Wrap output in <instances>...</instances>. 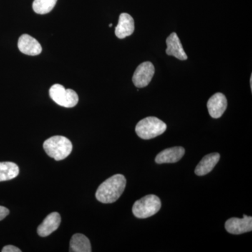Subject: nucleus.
Here are the masks:
<instances>
[{"mask_svg": "<svg viewBox=\"0 0 252 252\" xmlns=\"http://www.w3.org/2000/svg\"><path fill=\"white\" fill-rule=\"evenodd\" d=\"M167 49L165 51L168 56H175L181 61H186L188 57L183 49L180 38L175 32L172 33L166 39Z\"/></svg>", "mask_w": 252, "mask_h": 252, "instance_id": "nucleus-13", "label": "nucleus"}, {"mask_svg": "<svg viewBox=\"0 0 252 252\" xmlns=\"http://www.w3.org/2000/svg\"><path fill=\"white\" fill-rule=\"evenodd\" d=\"M19 174V167L13 162H0V182L16 178Z\"/></svg>", "mask_w": 252, "mask_h": 252, "instance_id": "nucleus-16", "label": "nucleus"}, {"mask_svg": "<svg viewBox=\"0 0 252 252\" xmlns=\"http://www.w3.org/2000/svg\"><path fill=\"white\" fill-rule=\"evenodd\" d=\"M109 27H112V24L111 23V24H109Z\"/></svg>", "mask_w": 252, "mask_h": 252, "instance_id": "nucleus-21", "label": "nucleus"}, {"mask_svg": "<svg viewBox=\"0 0 252 252\" xmlns=\"http://www.w3.org/2000/svg\"><path fill=\"white\" fill-rule=\"evenodd\" d=\"M227 232L233 235H240L252 230V217L244 215L243 219L233 218L227 220L225 223Z\"/></svg>", "mask_w": 252, "mask_h": 252, "instance_id": "nucleus-7", "label": "nucleus"}, {"mask_svg": "<svg viewBox=\"0 0 252 252\" xmlns=\"http://www.w3.org/2000/svg\"><path fill=\"white\" fill-rule=\"evenodd\" d=\"M44 151L50 157L56 160L66 158L72 151V144L67 137L54 136L44 142Z\"/></svg>", "mask_w": 252, "mask_h": 252, "instance_id": "nucleus-2", "label": "nucleus"}, {"mask_svg": "<svg viewBox=\"0 0 252 252\" xmlns=\"http://www.w3.org/2000/svg\"><path fill=\"white\" fill-rule=\"evenodd\" d=\"M161 201L157 195L151 194L136 201L132 207V213L139 219L154 216L160 210Z\"/></svg>", "mask_w": 252, "mask_h": 252, "instance_id": "nucleus-4", "label": "nucleus"}, {"mask_svg": "<svg viewBox=\"0 0 252 252\" xmlns=\"http://www.w3.org/2000/svg\"><path fill=\"white\" fill-rule=\"evenodd\" d=\"M58 0H34L33 10L38 14H46L54 9Z\"/></svg>", "mask_w": 252, "mask_h": 252, "instance_id": "nucleus-17", "label": "nucleus"}, {"mask_svg": "<svg viewBox=\"0 0 252 252\" xmlns=\"http://www.w3.org/2000/svg\"><path fill=\"white\" fill-rule=\"evenodd\" d=\"M2 252H21L19 248H16L14 245H7L5 246L1 250Z\"/></svg>", "mask_w": 252, "mask_h": 252, "instance_id": "nucleus-18", "label": "nucleus"}, {"mask_svg": "<svg viewBox=\"0 0 252 252\" xmlns=\"http://www.w3.org/2000/svg\"><path fill=\"white\" fill-rule=\"evenodd\" d=\"M126 186V179L123 175H115L102 182L97 191L95 197L100 203H113L117 201L124 193Z\"/></svg>", "mask_w": 252, "mask_h": 252, "instance_id": "nucleus-1", "label": "nucleus"}, {"mask_svg": "<svg viewBox=\"0 0 252 252\" xmlns=\"http://www.w3.org/2000/svg\"><path fill=\"white\" fill-rule=\"evenodd\" d=\"M61 222V217L58 212H52L46 217L42 223L37 228V233L39 236L44 238L49 236L59 228Z\"/></svg>", "mask_w": 252, "mask_h": 252, "instance_id": "nucleus-10", "label": "nucleus"}, {"mask_svg": "<svg viewBox=\"0 0 252 252\" xmlns=\"http://www.w3.org/2000/svg\"><path fill=\"white\" fill-rule=\"evenodd\" d=\"M220 154L212 153L207 154L200 160L195 169V175L198 176L206 175L215 168L218 162L220 161Z\"/></svg>", "mask_w": 252, "mask_h": 252, "instance_id": "nucleus-14", "label": "nucleus"}, {"mask_svg": "<svg viewBox=\"0 0 252 252\" xmlns=\"http://www.w3.org/2000/svg\"><path fill=\"white\" fill-rule=\"evenodd\" d=\"M167 125L157 117H149L142 119L135 127L136 134L143 140H150L165 132Z\"/></svg>", "mask_w": 252, "mask_h": 252, "instance_id": "nucleus-3", "label": "nucleus"}, {"mask_svg": "<svg viewBox=\"0 0 252 252\" xmlns=\"http://www.w3.org/2000/svg\"><path fill=\"white\" fill-rule=\"evenodd\" d=\"M51 98L62 107L72 108L77 105L79 102V96L72 89H66L61 84H54L49 90Z\"/></svg>", "mask_w": 252, "mask_h": 252, "instance_id": "nucleus-5", "label": "nucleus"}, {"mask_svg": "<svg viewBox=\"0 0 252 252\" xmlns=\"http://www.w3.org/2000/svg\"><path fill=\"white\" fill-rule=\"evenodd\" d=\"M250 85H251V89H252V78L251 76V78H250Z\"/></svg>", "mask_w": 252, "mask_h": 252, "instance_id": "nucleus-20", "label": "nucleus"}, {"mask_svg": "<svg viewBox=\"0 0 252 252\" xmlns=\"http://www.w3.org/2000/svg\"><path fill=\"white\" fill-rule=\"evenodd\" d=\"M18 46L21 53L28 56H37L42 51V48L39 41L27 34L20 36Z\"/></svg>", "mask_w": 252, "mask_h": 252, "instance_id": "nucleus-9", "label": "nucleus"}, {"mask_svg": "<svg viewBox=\"0 0 252 252\" xmlns=\"http://www.w3.org/2000/svg\"><path fill=\"white\" fill-rule=\"evenodd\" d=\"M91 244L90 240L85 235L77 233L73 235L69 244V252H91Z\"/></svg>", "mask_w": 252, "mask_h": 252, "instance_id": "nucleus-15", "label": "nucleus"}, {"mask_svg": "<svg viewBox=\"0 0 252 252\" xmlns=\"http://www.w3.org/2000/svg\"><path fill=\"white\" fill-rule=\"evenodd\" d=\"M185 154V149L182 147H175L165 149L160 152L155 158L158 164L174 163L182 159Z\"/></svg>", "mask_w": 252, "mask_h": 252, "instance_id": "nucleus-12", "label": "nucleus"}, {"mask_svg": "<svg viewBox=\"0 0 252 252\" xmlns=\"http://www.w3.org/2000/svg\"><path fill=\"white\" fill-rule=\"evenodd\" d=\"M228 102L225 96L221 93H217L209 99L207 109L209 114L214 119H219L223 115L227 108Z\"/></svg>", "mask_w": 252, "mask_h": 252, "instance_id": "nucleus-8", "label": "nucleus"}, {"mask_svg": "<svg viewBox=\"0 0 252 252\" xmlns=\"http://www.w3.org/2000/svg\"><path fill=\"white\" fill-rule=\"evenodd\" d=\"M9 210L6 207L0 206V220H4L9 215Z\"/></svg>", "mask_w": 252, "mask_h": 252, "instance_id": "nucleus-19", "label": "nucleus"}, {"mask_svg": "<svg viewBox=\"0 0 252 252\" xmlns=\"http://www.w3.org/2000/svg\"><path fill=\"white\" fill-rule=\"evenodd\" d=\"M155 73V68L151 62L141 63L136 69L132 77V82L137 88H144L149 85Z\"/></svg>", "mask_w": 252, "mask_h": 252, "instance_id": "nucleus-6", "label": "nucleus"}, {"mask_svg": "<svg viewBox=\"0 0 252 252\" xmlns=\"http://www.w3.org/2000/svg\"><path fill=\"white\" fill-rule=\"evenodd\" d=\"M135 31V21L130 14L123 13L119 16V23L115 28V34L119 39L130 36Z\"/></svg>", "mask_w": 252, "mask_h": 252, "instance_id": "nucleus-11", "label": "nucleus"}]
</instances>
